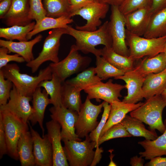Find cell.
I'll return each instance as SVG.
<instances>
[{"label":"cell","mask_w":166,"mask_h":166,"mask_svg":"<svg viewBox=\"0 0 166 166\" xmlns=\"http://www.w3.org/2000/svg\"><path fill=\"white\" fill-rule=\"evenodd\" d=\"M109 21H106L94 31L79 30L68 25L66 28L67 34L73 37L76 40L75 44L77 50L84 53H91L96 57L101 56V49L96 46L103 45L112 47V40L109 28Z\"/></svg>","instance_id":"cell-1"},{"label":"cell","mask_w":166,"mask_h":166,"mask_svg":"<svg viewBox=\"0 0 166 166\" xmlns=\"http://www.w3.org/2000/svg\"><path fill=\"white\" fill-rule=\"evenodd\" d=\"M0 70L5 78L11 81L20 93L30 97H32L39 83L43 80L51 79L52 75L49 65L40 70L35 76L20 73L19 67L16 64H8Z\"/></svg>","instance_id":"cell-2"},{"label":"cell","mask_w":166,"mask_h":166,"mask_svg":"<svg viewBox=\"0 0 166 166\" xmlns=\"http://www.w3.org/2000/svg\"><path fill=\"white\" fill-rule=\"evenodd\" d=\"M166 102L161 95L155 96L148 100L140 106L130 112V115L148 125L150 130H158L163 133L165 126L163 121L162 114Z\"/></svg>","instance_id":"cell-3"},{"label":"cell","mask_w":166,"mask_h":166,"mask_svg":"<svg viewBox=\"0 0 166 166\" xmlns=\"http://www.w3.org/2000/svg\"><path fill=\"white\" fill-rule=\"evenodd\" d=\"M166 42V35L148 38L133 34L126 30V43L129 48V56L135 61L144 57H153L163 52Z\"/></svg>","instance_id":"cell-4"},{"label":"cell","mask_w":166,"mask_h":166,"mask_svg":"<svg viewBox=\"0 0 166 166\" xmlns=\"http://www.w3.org/2000/svg\"><path fill=\"white\" fill-rule=\"evenodd\" d=\"M83 141L65 140L63 149L70 166H91L96 155L93 149L97 148L96 142L91 141L89 136Z\"/></svg>","instance_id":"cell-5"},{"label":"cell","mask_w":166,"mask_h":166,"mask_svg":"<svg viewBox=\"0 0 166 166\" xmlns=\"http://www.w3.org/2000/svg\"><path fill=\"white\" fill-rule=\"evenodd\" d=\"M4 130L7 148V154L16 160L19 159L17 147L22 134L28 131L27 123H25L10 112L0 111Z\"/></svg>","instance_id":"cell-6"},{"label":"cell","mask_w":166,"mask_h":166,"mask_svg":"<svg viewBox=\"0 0 166 166\" xmlns=\"http://www.w3.org/2000/svg\"><path fill=\"white\" fill-rule=\"evenodd\" d=\"M75 45H72L67 56L57 63L49 65L52 73H55L63 82L72 74L84 70L90 64L91 59L80 54Z\"/></svg>","instance_id":"cell-7"},{"label":"cell","mask_w":166,"mask_h":166,"mask_svg":"<svg viewBox=\"0 0 166 166\" xmlns=\"http://www.w3.org/2000/svg\"><path fill=\"white\" fill-rule=\"evenodd\" d=\"M67 33L66 28L54 29L49 32L44 40L42 49L38 56L26 64V66L31 69L33 73L36 72L45 62L50 61L57 63L59 61L58 54L60 40L62 36L67 34Z\"/></svg>","instance_id":"cell-8"},{"label":"cell","mask_w":166,"mask_h":166,"mask_svg":"<svg viewBox=\"0 0 166 166\" xmlns=\"http://www.w3.org/2000/svg\"><path fill=\"white\" fill-rule=\"evenodd\" d=\"M111 6L108 25L112 40V48L120 54L129 56V50L126 43V29L124 15L120 11L118 6Z\"/></svg>","instance_id":"cell-9"},{"label":"cell","mask_w":166,"mask_h":166,"mask_svg":"<svg viewBox=\"0 0 166 166\" xmlns=\"http://www.w3.org/2000/svg\"><path fill=\"white\" fill-rule=\"evenodd\" d=\"M87 96L82 104L75 123L76 133L79 138H83L93 130L99 123L97 117L103 108V102L99 105L93 104Z\"/></svg>","instance_id":"cell-10"},{"label":"cell","mask_w":166,"mask_h":166,"mask_svg":"<svg viewBox=\"0 0 166 166\" xmlns=\"http://www.w3.org/2000/svg\"><path fill=\"white\" fill-rule=\"evenodd\" d=\"M109 9V5L103 2L93 3L70 13L69 16L71 18L79 15L86 20L85 25L76 26V29L85 31H94L101 26L102 22L101 19L105 17Z\"/></svg>","instance_id":"cell-11"},{"label":"cell","mask_w":166,"mask_h":166,"mask_svg":"<svg viewBox=\"0 0 166 166\" xmlns=\"http://www.w3.org/2000/svg\"><path fill=\"white\" fill-rule=\"evenodd\" d=\"M51 113L52 119L57 121L61 126V140H76L81 141V140L77 135L75 124L78 116V113L67 109L63 106H53L49 109Z\"/></svg>","instance_id":"cell-12"},{"label":"cell","mask_w":166,"mask_h":166,"mask_svg":"<svg viewBox=\"0 0 166 166\" xmlns=\"http://www.w3.org/2000/svg\"><path fill=\"white\" fill-rule=\"evenodd\" d=\"M32 97L22 94L14 85L11 91L8 102L0 105V111H6L12 113L25 123H27L33 112L30 102Z\"/></svg>","instance_id":"cell-13"},{"label":"cell","mask_w":166,"mask_h":166,"mask_svg":"<svg viewBox=\"0 0 166 166\" xmlns=\"http://www.w3.org/2000/svg\"><path fill=\"white\" fill-rule=\"evenodd\" d=\"M125 88V85L114 83L110 79L106 83L101 81L84 90L90 99H95L97 101L101 99L110 104L114 101H120L119 98L122 97L121 92Z\"/></svg>","instance_id":"cell-14"},{"label":"cell","mask_w":166,"mask_h":166,"mask_svg":"<svg viewBox=\"0 0 166 166\" xmlns=\"http://www.w3.org/2000/svg\"><path fill=\"white\" fill-rule=\"evenodd\" d=\"M33 141V153L35 165L53 166V153L51 143L47 134L41 137L28 121Z\"/></svg>","instance_id":"cell-15"},{"label":"cell","mask_w":166,"mask_h":166,"mask_svg":"<svg viewBox=\"0 0 166 166\" xmlns=\"http://www.w3.org/2000/svg\"><path fill=\"white\" fill-rule=\"evenodd\" d=\"M145 77L134 68L125 72L123 75L114 78L116 79L122 80L126 83L125 85L127 94L124 97L123 101L136 104L143 100L142 86Z\"/></svg>","instance_id":"cell-16"},{"label":"cell","mask_w":166,"mask_h":166,"mask_svg":"<svg viewBox=\"0 0 166 166\" xmlns=\"http://www.w3.org/2000/svg\"><path fill=\"white\" fill-rule=\"evenodd\" d=\"M152 14L150 7L140 9L124 15L127 30L133 34L144 36Z\"/></svg>","instance_id":"cell-17"},{"label":"cell","mask_w":166,"mask_h":166,"mask_svg":"<svg viewBox=\"0 0 166 166\" xmlns=\"http://www.w3.org/2000/svg\"><path fill=\"white\" fill-rule=\"evenodd\" d=\"M47 135L51 144L53 153V166H68L69 163L62 145L61 126L57 121L52 120L46 123Z\"/></svg>","instance_id":"cell-18"},{"label":"cell","mask_w":166,"mask_h":166,"mask_svg":"<svg viewBox=\"0 0 166 166\" xmlns=\"http://www.w3.org/2000/svg\"><path fill=\"white\" fill-rule=\"evenodd\" d=\"M29 13V0H12L10 8L3 19L9 27L25 26L32 22Z\"/></svg>","instance_id":"cell-19"},{"label":"cell","mask_w":166,"mask_h":166,"mask_svg":"<svg viewBox=\"0 0 166 166\" xmlns=\"http://www.w3.org/2000/svg\"><path fill=\"white\" fill-rule=\"evenodd\" d=\"M45 89L42 90L41 87H38L32 96L33 112L30 116L29 121L33 126L37 122L42 129V137L44 136L45 129L43 122L44 113L47 105L50 104V98Z\"/></svg>","instance_id":"cell-20"},{"label":"cell","mask_w":166,"mask_h":166,"mask_svg":"<svg viewBox=\"0 0 166 166\" xmlns=\"http://www.w3.org/2000/svg\"><path fill=\"white\" fill-rule=\"evenodd\" d=\"M143 103L140 102L136 104H130L120 101H114L110 104L111 109L109 117L99 137L111 127L121 122L128 113L136 109Z\"/></svg>","instance_id":"cell-21"},{"label":"cell","mask_w":166,"mask_h":166,"mask_svg":"<svg viewBox=\"0 0 166 166\" xmlns=\"http://www.w3.org/2000/svg\"><path fill=\"white\" fill-rule=\"evenodd\" d=\"M42 37L41 34H39L30 41L19 42L0 39V46L6 48L9 53H14L18 54L23 57L27 63L34 59L32 52L33 47L35 45L41 41Z\"/></svg>","instance_id":"cell-22"},{"label":"cell","mask_w":166,"mask_h":166,"mask_svg":"<svg viewBox=\"0 0 166 166\" xmlns=\"http://www.w3.org/2000/svg\"><path fill=\"white\" fill-rule=\"evenodd\" d=\"M166 88V68L157 73L146 76L144 81L142 91L146 100L155 96L161 95Z\"/></svg>","instance_id":"cell-23"},{"label":"cell","mask_w":166,"mask_h":166,"mask_svg":"<svg viewBox=\"0 0 166 166\" xmlns=\"http://www.w3.org/2000/svg\"><path fill=\"white\" fill-rule=\"evenodd\" d=\"M164 124L165 129L162 134L154 140L145 139L138 142L144 151L140 152L139 154L146 160L163 155L166 156V119Z\"/></svg>","instance_id":"cell-24"},{"label":"cell","mask_w":166,"mask_h":166,"mask_svg":"<svg viewBox=\"0 0 166 166\" xmlns=\"http://www.w3.org/2000/svg\"><path fill=\"white\" fill-rule=\"evenodd\" d=\"M17 150L22 166L35 165L33 141L30 131H26L22 134L18 141Z\"/></svg>","instance_id":"cell-25"},{"label":"cell","mask_w":166,"mask_h":166,"mask_svg":"<svg viewBox=\"0 0 166 166\" xmlns=\"http://www.w3.org/2000/svg\"><path fill=\"white\" fill-rule=\"evenodd\" d=\"M73 22V20L69 16H63L57 18L45 16L36 22L33 30L28 34L27 39H30L34 35L48 30L66 28L68 24Z\"/></svg>","instance_id":"cell-26"},{"label":"cell","mask_w":166,"mask_h":166,"mask_svg":"<svg viewBox=\"0 0 166 166\" xmlns=\"http://www.w3.org/2000/svg\"><path fill=\"white\" fill-rule=\"evenodd\" d=\"M121 123L132 136L142 137L152 140L158 137L155 130L147 129L143 122L130 115L127 114Z\"/></svg>","instance_id":"cell-27"},{"label":"cell","mask_w":166,"mask_h":166,"mask_svg":"<svg viewBox=\"0 0 166 166\" xmlns=\"http://www.w3.org/2000/svg\"><path fill=\"white\" fill-rule=\"evenodd\" d=\"M166 67L165 56L162 52L153 57H146L134 67V69L145 77L150 73H159Z\"/></svg>","instance_id":"cell-28"},{"label":"cell","mask_w":166,"mask_h":166,"mask_svg":"<svg viewBox=\"0 0 166 166\" xmlns=\"http://www.w3.org/2000/svg\"><path fill=\"white\" fill-rule=\"evenodd\" d=\"M81 91L63 82L61 92L62 106L78 113L82 104L81 96Z\"/></svg>","instance_id":"cell-29"},{"label":"cell","mask_w":166,"mask_h":166,"mask_svg":"<svg viewBox=\"0 0 166 166\" xmlns=\"http://www.w3.org/2000/svg\"><path fill=\"white\" fill-rule=\"evenodd\" d=\"M101 56L112 65L125 73L134 68V63L135 61L129 56L126 57L120 54L112 47L105 46L101 49Z\"/></svg>","instance_id":"cell-30"},{"label":"cell","mask_w":166,"mask_h":166,"mask_svg":"<svg viewBox=\"0 0 166 166\" xmlns=\"http://www.w3.org/2000/svg\"><path fill=\"white\" fill-rule=\"evenodd\" d=\"M166 35V7L153 14L143 37L148 38Z\"/></svg>","instance_id":"cell-31"},{"label":"cell","mask_w":166,"mask_h":166,"mask_svg":"<svg viewBox=\"0 0 166 166\" xmlns=\"http://www.w3.org/2000/svg\"><path fill=\"white\" fill-rule=\"evenodd\" d=\"M62 82L54 73H52L51 79L42 81L38 87H43L50 96V104L55 107L62 105L61 92Z\"/></svg>","instance_id":"cell-32"},{"label":"cell","mask_w":166,"mask_h":166,"mask_svg":"<svg viewBox=\"0 0 166 166\" xmlns=\"http://www.w3.org/2000/svg\"><path fill=\"white\" fill-rule=\"evenodd\" d=\"M102 80L96 74L95 67H92L85 69L75 77L65 82L82 90L89 86L101 82Z\"/></svg>","instance_id":"cell-33"},{"label":"cell","mask_w":166,"mask_h":166,"mask_svg":"<svg viewBox=\"0 0 166 166\" xmlns=\"http://www.w3.org/2000/svg\"><path fill=\"white\" fill-rule=\"evenodd\" d=\"M35 23V22H33L25 26L15 25L8 27L1 28L0 37L7 40L27 41V35L33 30Z\"/></svg>","instance_id":"cell-34"},{"label":"cell","mask_w":166,"mask_h":166,"mask_svg":"<svg viewBox=\"0 0 166 166\" xmlns=\"http://www.w3.org/2000/svg\"><path fill=\"white\" fill-rule=\"evenodd\" d=\"M43 3L46 12V16L57 18L69 16L70 10L69 0H43Z\"/></svg>","instance_id":"cell-35"},{"label":"cell","mask_w":166,"mask_h":166,"mask_svg":"<svg viewBox=\"0 0 166 166\" xmlns=\"http://www.w3.org/2000/svg\"><path fill=\"white\" fill-rule=\"evenodd\" d=\"M96 74L102 80L123 75L125 72L117 68L101 56L96 57Z\"/></svg>","instance_id":"cell-36"},{"label":"cell","mask_w":166,"mask_h":166,"mask_svg":"<svg viewBox=\"0 0 166 166\" xmlns=\"http://www.w3.org/2000/svg\"><path fill=\"white\" fill-rule=\"evenodd\" d=\"M132 136L124 126L120 122L111 127L99 137L96 150H100L101 148H99V146L106 141L114 138L128 137Z\"/></svg>","instance_id":"cell-37"},{"label":"cell","mask_w":166,"mask_h":166,"mask_svg":"<svg viewBox=\"0 0 166 166\" xmlns=\"http://www.w3.org/2000/svg\"><path fill=\"white\" fill-rule=\"evenodd\" d=\"M152 0H124L118 6L121 12L124 15L136 10L150 7Z\"/></svg>","instance_id":"cell-38"},{"label":"cell","mask_w":166,"mask_h":166,"mask_svg":"<svg viewBox=\"0 0 166 166\" xmlns=\"http://www.w3.org/2000/svg\"><path fill=\"white\" fill-rule=\"evenodd\" d=\"M103 108V112L100 122L89 135L91 141L96 142L97 144L101 132L109 117L111 105L108 102L104 101Z\"/></svg>","instance_id":"cell-39"},{"label":"cell","mask_w":166,"mask_h":166,"mask_svg":"<svg viewBox=\"0 0 166 166\" xmlns=\"http://www.w3.org/2000/svg\"><path fill=\"white\" fill-rule=\"evenodd\" d=\"M29 18L38 22L46 16V12L42 0H29Z\"/></svg>","instance_id":"cell-40"},{"label":"cell","mask_w":166,"mask_h":166,"mask_svg":"<svg viewBox=\"0 0 166 166\" xmlns=\"http://www.w3.org/2000/svg\"><path fill=\"white\" fill-rule=\"evenodd\" d=\"M13 86L12 82L5 78L2 72L0 70V105L7 103Z\"/></svg>","instance_id":"cell-41"},{"label":"cell","mask_w":166,"mask_h":166,"mask_svg":"<svg viewBox=\"0 0 166 166\" xmlns=\"http://www.w3.org/2000/svg\"><path fill=\"white\" fill-rule=\"evenodd\" d=\"M8 50L6 47L0 48V69L8 64L10 61L21 63L25 61L24 58L18 54L9 55Z\"/></svg>","instance_id":"cell-42"},{"label":"cell","mask_w":166,"mask_h":166,"mask_svg":"<svg viewBox=\"0 0 166 166\" xmlns=\"http://www.w3.org/2000/svg\"><path fill=\"white\" fill-rule=\"evenodd\" d=\"M69 1L70 4L69 14L89 4L102 2V0H69Z\"/></svg>","instance_id":"cell-43"},{"label":"cell","mask_w":166,"mask_h":166,"mask_svg":"<svg viewBox=\"0 0 166 166\" xmlns=\"http://www.w3.org/2000/svg\"><path fill=\"white\" fill-rule=\"evenodd\" d=\"M7 148L2 118L0 116V158L7 154Z\"/></svg>","instance_id":"cell-44"},{"label":"cell","mask_w":166,"mask_h":166,"mask_svg":"<svg viewBox=\"0 0 166 166\" xmlns=\"http://www.w3.org/2000/svg\"><path fill=\"white\" fill-rule=\"evenodd\" d=\"M166 7V0H152L150 9L152 14Z\"/></svg>","instance_id":"cell-45"},{"label":"cell","mask_w":166,"mask_h":166,"mask_svg":"<svg viewBox=\"0 0 166 166\" xmlns=\"http://www.w3.org/2000/svg\"><path fill=\"white\" fill-rule=\"evenodd\" d=\"M145 166H166V157L158 156L153 157L146 163Z\"/></svg>","instance_id":"cell-46"},{"label":"cell","mask_w":166,"mask_h":166,"mask_svg":"<svg viewBox=\"0 0 166 166\" xmlns=\"http://www.w3.org/2000/svg\"><path fill=\"white\" fill-rule=\"evenodd\" d=\"M12 0H3L0 3V18L3 19L10 8Z\"/></svg>","instance_id":"cell-47"},{"label":"cell","mask_w":166,"mask_h":166,"mask_svg":"<svg viewBox=\"0 0 166 166\" xmlns=\"http://www.w3.org/2000/svg\"><path fill=\"white\" fill-rule=\"evenodd\" d=\"M144 163V160L141 156L138 157L136 155L130 158V164L132 166H143Z\"/></svg>","instance_id":"cell-48"},{"label":"cell","mask_w":166,"mask_h":166,"mask_svg":"<svg viewBox=\"0 0 166 166\" xmlns=\"http://www.w3.org/2000/svg\"><path fill=\"white\" fill-rule=\"evenodd\" d=\"M124 0H102V2L111 6H120Z\"/></svg>","instance_id":"cell-49"},{"label":"cell","mask_w":166,"mask_h":166,"mask_svg":"<svg viewBox=\"0 0 166 166\" xmlns=\"http://www.w3.org/2000/svg\"><path fill=\"white\" fill-rule=\"evenodd\" d=\"M113 151V150H109V152L110 153V154L109 156L110 159V162L108 165L109 166H117L116 164L113 161V158L114 156V154H113L112 153V152Z\"/></svg>","instance_id":"cell-50"},{"label":"cell","mask_w":166,"mask_h":166,"mask_svg":"<svg viewBox=\"0 0 166 166\" xmlns=\"http://www.w3.org/2000/svg\"><path fill=\"white\" fill-rule=\"evenodd\" d=\"M161 95L163 99L166 102V88L162 92L161 94Z\"/></svg>","instance_id":"cell-51"},{"label":"cell","mask_w":166,"mask_h":166,"mask_svg":"<svg viewBox=\"0 0 166 166\" xmlns=\"http://www.w3.org/2000/svg\"><path fill=\"white\" fill-rule=\"evenodd\" d=\"M163 53L164 54L165 56H166V42L164 45Z\"/></svg>","instance_id":"cell-52"},{"label":"cell","mask_w":166,"mask_h":166,"mask_svg":"<svg viewBox=\"0 0 166 166\" xmlns=\"http://www.w3.org/2000/svg\"><path fill=\"white\" fill-rule=\"evenodd\" d=\"M165 62H166V56H165Z\"/></svg>","instance_id":"cell-53"},{"label":"cell","mask_w":166,"mask_h":166,"mask_svg":"<svg viewBox=\"0 0 166 166\" xmlns=\"http://www.w3.org/2000/svg\"><path fill=\"white\" fill-rule=\"evenodd\" d=\"M2 0H0V1L1 2L2 1Z\"/></svg>","instance_id":"cell-54"},{"label":"cell","mask_w":166,"mask_h":166,"mask_svg":"<svg viewBox=\"0 0 166 166\" xmlns=\"http://www.w3.org/2000/svg\"></svg>","instance_id":"cell-55"}]
</instances>
